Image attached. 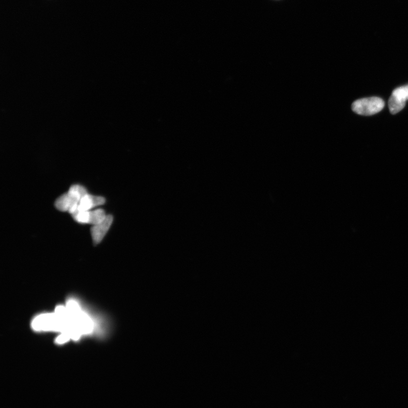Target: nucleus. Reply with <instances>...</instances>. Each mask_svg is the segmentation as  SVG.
<instances>
[{
	"label": "nucleus",
	"mask_w": 408,
	"mask_h": 408,
	"mask_svg": "<svg viewBox=\"0 0 408 408\" xmlns=\"http://www.w3.org/2000/svg\"><path fill=\"white\" fill-rule=\"evenodd\" d=\"M32 327L34 331L40 332L65 331L64 321L54 312L42 313L33 318Z\"/></svg>",
	"instance_id": "nucleus-1"
},
{
	"label": "nucleus",
	"mask_w": 408,
	"mask_h": 408,
	"mask_svg": "<svg viewBox=\"0 0 408 408\" xmlns=\"http://www.w3.org/2000/svg\"><path fill=\"white\" fill-rule=\"evenodd\" d=\"M88 194L87 190L83 186L74 185L67 193L61 196L55 202V207L61 212H68L71 215L75 214L82 197Z\"/></svg>",
	"instance_id": "nucleus-2"
},
{
	"label": "nucleus",
	"mask_w": 408,
	"mask_h": 408,
	"mask_svg": "<svg viewBox=\"0 0 408 408\" xmlns=\"http://www.w3.org/2000/svg\"><path fill=\"white\" fill-rule=\"evenodd\" d=\"M384 100L378 97L363 98L357 100L352 106L355 113L363 116H371L378 113L384 107Z\"/></svg>",
	"instance_id": "nucleus-3"
},
{
	"label": "nucleus",
	"mask_w": 408,
	"mask_h": 408,
	"mask_svg": "<svg viewBox=\"0 0 408 408\" xmlns=\"http://www.w3.org/2000/svg\"><path fill=\"white\" fill-rule=\"evenodd\" d=\"M408 100V85L396 89L392 92L388 107L392 114H396L405 107Z\"/></svg>",
	"instance_id": "nucleus-4"
},
{
	"label": "nucleus",
	"mask_w": 408,
	"mask_h": 408,
	"mask_svg": "<svg viewBox=\"0 0 408 408\" xmlns=\"http://www.w3.org/2000/svg\"><path fill=\"white\" fill-rule=\"evenodd\" d=\"M113 222V217L107 215L102 223L94 225L91 228V234L93 243L95 245L99 244L106 235Z\"/></svg>",
	"instance_id": "nucleus-5"
},
{
	"label": "nucleus",
	"mask_w": 408,
	"mask_h": 408,
	"mask_svg": "<svg viewBox=\"0 0 408 408\" xmlns=\"http://www.w3.org/2000/svg\"><path fill=\"white\" fill-rule=\"evenodd\" d=\"M105 201L106 200L103 197L92 196L88 193L82 197L76 212L89 211L97 206L103 205Z\"/></svg>",
	"instance_id": "nucleus-6"
},
{
	"label": "nucleus",
	"mask_w": 408,
	"mask_h": 408,
	"mask_svg": "<svg viewBox=\"0 0 408 408\" xmlns=\"http://www.w3.org/2000/svg\"><path fill=\"white\" fill-rule=\"evenodd\" d=\"M107 215L103 209H96L94 211H89L88 224L94 225L102 223L106 219Z\"/></svg>",
	"instance_id": "nucleus-7"
},
{
	"label": "nucleus",
	"mask_w": 408,
	"mask_h": 408,
	"mask_svg": "<svg viewBox=\"0 0 408 408\" xmlns=\"http://www.w3.org/2000/svg\"><path fill=\"white\" fill-rule=\"evenodd\" d=\"M71 340V337L66 333H61L55 339V343L58 345H63Z\"/></svg>",
	"instance_id": "nucleus-8"
}]
</instances>
